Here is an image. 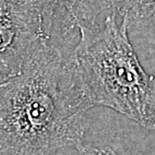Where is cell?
I'll return each instance as SVG.
<instances>
[{
  "mask_svg": "<svg viewBox=\"0 0 155 155\" xmlns=\"http://www.w3.org/2000/svg\"><path fill=\"white\" fill-rule=\"evenodd\" d=\"M67 151L69 153L68 155H117L114 150L108 147H94L84 144Z\"/></svg>",
  "mask_w": 155,
  "mask_h": 155,
  "instance_id": "cell-6",
  "label": "cell"
},
{
  "mask_svg": "<svg viewBox=\"0 0 155 155\" xmlns=\"http://www.w3.org/2000/svg\"><path fill=\"white\" fill-rule=\"evenodd\" d=\"M91 106L67 54L41 42L22 71L0 84V155H59L84 144Z\"/></svg>",
  "mask_w": 155,
  "mask_h": 155,
  "instance_id": "cell-1",
  "label": "cell"
},
{
  "mask_svg": "<svg viewBox=\"0 0 155 155\" xmlns=\"http://www.w3.org/2000/svg\"><path fill=\"white\" fill-rule=\"evenodd\" d=\"M114 11L127 23L129 37L155 44V0H113Z\"/></svg>",
  "mask_w": 155,
  "mask_h": 155,
  "instance_id": "cell-5",
  "label": "cell"
},
{
  "mask_svg": "<svg viewBox=\"0 0 155 155\" xmlns=\"http://www.w3.org/2000/svg\"><path fill=\"white\" fill-rule=\"evenodd\" d=\"M55 23L69 33L91 28L115 13L113 0H41Z\"/></svg>",
  "mask_w": 155,
  "mask_h": 155,
  "instance_id": "cell-4",
  "label": "cell"
},
{
  "mask_svg": "<svg viewBox=\"0 0 155 155\" xmlns=\"http://www.w3.org/2000/svg\"><path fill=\"white\" fill-rule=\"evenodd\" d=\"M53 37V18L40 0H0V84L22 72L41 42Z\"/></svg>",
  "mask_w": 155,
  "mask_h": 155,
  "instance_id": "cell-3",
  "label": "cell"
},
{
  "mask_svg": "<svg viewBox=\"0 0 155 155\" xmlns=\"http://www.w3.org/2000/svg\"><path fill=\"white\" fill-rule=\"evenodd\" d=\"M8 1L12 2V3H16V4H22V3H25L28 0H8Z\"/></svg>",
  "mask_w": 155,
  "mask_h": 155,
  "instance_id": "cell-7",
  "label": "cell"
},
{
  "mask_svg": "<svg viewBox=\"0 0 155 155\" xmlns=\"http://www.w3.org/2000/svg\"><path fill=\"white\" fill-rule=\"evenodd\" d=\"M72 60L91 108L103 106L155 129V80L144 70L116 13L78 31Z\"/></svg>",
  "mask_w": 155,
  "mask_h": 155,
  "instance_id": "cell-2",
  "label": "cell"
}]
</instances>
